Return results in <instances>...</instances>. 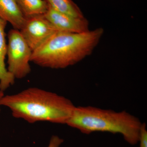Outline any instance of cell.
Returning <instances> with one entry per match:
<instances>
[{"instance_id": "277c9868", "label": "cell", "mask_w": 147, "mask_h": 147, "mask_svg": "<svg viewBox=\"0 0 147 147\" xmlns=\"http://www.w3.org/2000/svg\"><path fill=\"white\" fill-rule=\"evenodd\" d=\"M7 36V71L15 79H23L31 71L30 62L32 51L19 30H10Z\"/></svg>"}, {"instance_id": "8fae6325", "label": "cell", "mask_w": 147, "mask_h": 147, "mask_svg": "<svg viewBox=\"0 0 147 147\" xmlns=\"http://www.w3.org/2000/svg\"><path fill=\"white\" fill-rule=\"evenodd\" d=\"M139 142H140L139 147H147V131L145 123H142L141 127Z\"/></svg>"}, {"instance_id": "ba28073f", "label": "cell", "mask_w": 147, "mask_h": 147, "mask_svg": "<svg viewBox=\"0 0 147 147\" xmlns=\"http://www.w3.org/2000/svg\"><path fill=\"white\" fill-rule=\"evenodd\" d=\"M16 0H0V18L20 30L25 20Z\"/></svg>"}, {"instance_id": "3957f363", "label": "cell", "mask_w": 147, "mask_h": 147, "mask_svg": "<svg viewBox=\"0 0 147 147\" xmlns=\"http://www.w3.org/2000/svg\"><path fill=\"white\" fill-rule=\"evenodd\" d=\"M66 124L84 134L100 131L120 134L129 144L135 145L139 142L142 123L126 111L79 106L75 107Z\"/></svg>"}, {"instance_id": "7c38bea8", "label": "cell", "mask_w": 147, "mask_h": 147, "mask_svg": "<svg viewBox=\"0 0 147 147\" xmlns=\"http://www.w3.org/2000/svg\"><path fill=\"white\" fill-rule=\"evenodd\" d=\"M63 142V140L56 135H53L51 138L48 147H59Z\"/></svg>"}, {"instance_id": "30bf717a", "label": "cell", "mask_w": 147, "mask_h": 147, "mask_svg": "<svg viewBox=\"0 0 147 147\" xmlns=\"http://www.w3.org/2000/svg\"><path fill=\"white\" fill-rule=\"evenodd\" d=\"M47 4L55 10L67 15L78 18L84 17V15L72 0H44Z\"/></svg>"}, {"instance_id": "9c48e42d", "label": "cell", "mask_w": 147, "mask_h": 147, "mask_svg": "<svg viewBox=\"0 0 147 147\" xmlns=\"http://www.w3.org/2000/svg\"><path fill=\"white\" fill-rule=\"evenodd\" d=\"M25 17L44 15L48 5L44 0H16Z\"/></svg>"}, {"instance_id": "4fadbf2b", "label": "cell", "mask_w": 147, "mask_h": 147, "mask_svg": "<svg viewBox=\"0 0 147 147\" xmlns=\"http://www.w3.org/2000/svg\"><path fill=\"white\" fill-rule=\"evenodd\" d=\"M4 92L1 91H0V101H1V99H2V98L4 96ZM1 106V105H0ZM0 112H1V109H0Z\"/></svg>"}, {"instance_id": "8992f818", "label": "cell", "mask_w": 147, "mask_h": 147, "mask_svg": "<svg viewBox=\"0 0 147 147\" xmlns=\"http://www.w3.org/2000/svg\"><path fill=\"white\" fill-rule=\"evenodd\" d=\"M44 16L59 32L82 33L89 31L88 21L84 17H74L59 12L49 5Z\"/></svg>"}, {"instance_id": "52a82bcc", "label": "cell", "mask_w": 147, "mask_h": 147, "mask_svg": "<svg viewBox=\"0 0 147 147\" xmlns=\"http://www.w3.org/2000/svg\"><path fill=\"white\" fill-rule=\"evenodd\" d=\"M7 22L0 18V91L4 92L13 85L15 78L7 71L5 59L7 51L5 28Z\"/></svg>"}, {"instance_id": "7a4b0ae2", "label": "cell", "mask_w": 147, "mask_h": 147, "mask_svg": "<svg viewBox=\"0 0 147 147\" xmlns=\"http://www.w3.org/2000/svg\"><path fill=\"white\" fill-rule=\"evenodd\" d=\"M103 33L102 28L82 33L57 32L33 51L31 62L52 69L73 65L92 53Z\"/></svg>"}, {"instance_id": "5bb4252c", "label": "cell", "mask_w": 147, "mask_h": 147, "mask_svg": "<svg viewBox=\"0 0 147 147\" xmlns=\"http://www.w3.org/2000/svg\"></svg>"}, {"instance_id": "5b68a950", "label": "cell", "mask_w": 147, "mask_h": 147, "mask_svg": "<svg viewBox=\"0 0 147 147\" xmlns=\"http://www.w3.org/2000/svg\"><path fill=\"white\" fill-rule=\"evenodd\" d=\"M19 31L32 52L59 32L44 15L26 17Z\"/></svg>"}, {"instance_id": "6da1fadb", "label": "cell", "mask_w": 147, "mask_h": 147, "mask_svg": "<svg viewBox=\"0 0 147 147\" xmlns=\"http://www.w3.org/2000/svg\"><path fill=\"white\" fill-rule=\"evenodd\" d=\"M0 105L8 108L14 117L29 123L47 121L65 124L76 107L68 98L37 88L4 95Z\"/></svg>"}]
</instances>
